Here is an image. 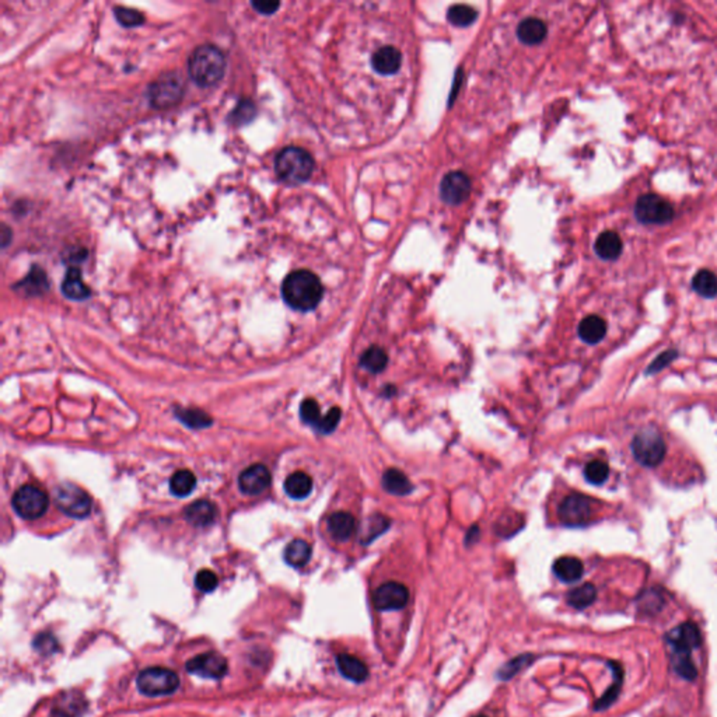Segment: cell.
Returning <instances> with one entry per match:
<instances>
[{
  "label": "cell",
  "instance_id": "obj_1",
  "mask_svg": "<svg viewBox=\"0 0 717 717\" xmlns=\"http://www.w3.org/2000/svg\"><path fill=\"white\" fill-rule=\"evenodd\" d=\"M324 296L320 277L307 269L291 272L282 283V298L289 307L299 311L314 310Z\"/></svg>",
  "mask_w": 717,
  "mask_h": 717
},
{
  "label": "cell",
  "instance_id": "obj_2",
  "mask_svg": "<svg viewBox=\"0 0 717 717\" xmlns=\"http://www.w3.org/2000/svg\"><path fill=\"white\" fill-rule=\"evenodd\" d=\"M226 56L220 48L212 44H203L194 49L188 61V73L191 80L202 87L216 86L226 73Z\"/></svg>",
  "mask_w": 717,
  "mask_h": 717
},
{
  "label": "cell",
  "instance_id": "obj_3",
  "mask_svg": "<svg viewBox=\"0 0 717 717\" xmlns=\"http://www.w3.org/2000/svg\"><path fill=\"white\" fill-rule=\"evenodd\" d=\"M275 170L280 180L289 184L306 183L314 171L313 156L298 146H288L279 152L275 160Z\"/></svg>",
  "mask_w": 717,
  "mask_h": 717
},
{
  "label": "cell",
  "instance_id": "obj_4",
  "mask_svg": "<svg viewBox=\"0 0 717 717\" xmlns=\"http://www.w3.org/2000/svg\"><path fill=\"white\" fill-rule=\"evenodd\" d=\"M137 689L148 696H166L180 688L178 675L163 667H151L139 672L136 678Z\"/></svg>",
  "mask_w": 717,
  "mask_h": 717
},
{
  "label": "cell",
  "instance_id": "obj_5",
  "mask_svg": "<svg viewBox=\"0 0 717 717\" xmlns=\"http://www.w3.org/2000/svg\"><path fill=\"white\" fill-rule=\"evenodd\" d=\"M184 95V83L177 73H164L148 87L146 97L156 109H167L181 101Z\"/></svg>",
  "mask_w": 717,
  "mask_h": 717
},
{
  "label": "cell",
  "instance_id": "obj_6",
  "mask_svg": "<svg viewBox=\"0 0 717 717\" xmlns=\"http://www.w3.org/2000/svg\"><path fill=\"white\" fill-rule=\"evenodd\" d=\"M667 446L661 435L654 429H643L632 442V453L643 467H657L665 456Z\"/></svg>",
  "mask_w": 717,
  "mask_h": 717
},
{
  "label": "cell",
  "instance_id": "obj_7",
  "mask_svg": "<svg viewBox=\"0 0 717 717\" xmlns=\"http://www.w3.org/2000/svg\"><path fill=\"white\" fill-rule=\"evenodd\" d=\"M16 513L26 520H37L43 517L49 506L48 495L36 485L22 486L12 499Z\"/></svg>",
  "mask_w": 717,
  "mask_h": 717
},
{
  "label": "cell",
  "instance_id": "obj_8",
  "mask_svg": "<svg viewBox=\"0 0 717 717\" xmlns=\"http://www.w3.org/2000/svg\"><path fill=\"white\" fill-rule=\"evenodd\" d=\"M56 506L75 518L87 517L91 511V499L86 491L73 484H62L55 491Z\"/></svg>",
  "mask_w": 717,
  "mask_h": 717
},
{
  "label": "cell",
  "instance_id": "obj_9",
  "mask_svg": "<svg viewBox=\"0 0 717 717\" xmlns=\"http://www.w3.org/2000/svg\"><path fill=\"white\" fill-rule=\"evenodd\" d=\"M594 516V502L580 493H571L559 506L560 521L569 527L587 524Z\"/></svg>",
  "mask_w": 717,
  "mask_h": 717
},
{
  "label": "cell",
  "instance_id": "obj_10",
  "mask_svg": "<svg viewBox=\"0 0 717 717\" xmlns=\"http://www.w3.org/2000/svg\"><path fill=\"white\" fill-rule=\"evenodd\" d=\"M635 215L643 224H664L674 217V209L661 196L647 194L638 199Z\"/></svg>",
  "mask_w": 717,
  "mask_h": 717
},
{
  "label": "cell",
  "instance_id": "obj_11",
  "mask_svg": "<svg viewBox=\"0 0 717 717\" xmlns=\"http://www.w3.org/2000/svg\"><path fill=\"white\" fill-rule=\"evenodd\" d=\"M185 668L188 672L199 675L202 678L220 679L227 674L229 663L220 653L208 652L191 658L187 663Z\"/></svg>",
  "mask_w": 717,
  "mask_h": 717
},
{
  "label": "cell",
  "instance_id": "obj_12",
  "mask_svg": "<svg viewBox=\"0 0 717 717\" xmlns=\"http://www.w3.org/2000/svg\"><path fill=\"white\" fill-rule=\"evenodd\" d=\"M668 640L672 645L674 660H691V652L700 646L702 636L695 624L686 622L678 626L668 636Z\"/></svg>",
  "mask_w": 717,
  "mask_h": 717
},
{
  "label": "cell",
  "instance_id": "obj_13",
  "mask_svg": "<svg viewBox=\"0 0 717 717\" xmlns=\"http://www.w3.org/2000/svg\"><path fill=\"white\" fill-rule=\"evenodd\" d=\"M472 185L467 174L452 171L440 183V196L447 205H461L470 198Z\"/></svg>",
  "mask_w": 717,
  "mask_h": 717
},
{
  "label": "cell",
  "instance_id": "obj_14",
  "mask_svg": "<svg viewBox=\"0 0 717 717\" xmlns=\"http://www.w3.org/2000/svg\"><path fill=\"white\" fill-rule=\"evenodd\" d=\"M374 606L380 611L401 610L409 600L408 589L396 582H388L381 585L374 593Z\"/></svg>",
  "mask_w": 717,
  "mask_h": 717
},
{
  "label": "cell",
  "instance_id": "obj_15",
  "mask_svg": "<svg viewBox=\"0 0 717 717\" xmlns=\"http://www.w3.org/2000/svg\"><path fill=\"white\" fill-rule=\"evenodd\" d=\"M270 485V472L262 464H254L238 477V486L247 495H259Z\"/></svg>",
  "mask_w": 717,
  "mask_h": 717
},
{
  "label": "cell",
  "instance_id": "obj_16",
  "mask_svg": "<svg viewBox=\"0 0 717 717\" xmlns=\"http://www.w3.org/2000/svg\"><path fill=\"white\" fill-rule=\"evenodd\" d=\"M62 293L70 300H86L90 298L91 291L84 283L82 276V269L79 266H70L62 282Z\"/></svg>",
  "mask_w": 717,
  "mask_h": 717
},
{
  "label": "cell",
  "instance_id": "obj_17",
  "mask_svg": "<svg viewBox=\"0 0 717 717\" xmlns=\"http://www.w3.org/2000/svg\"><path fill=\"white\" fill-rule=\"evenodd\" d=\"M402 63L401 52L394 47H383L371 56L373 69L383 76L394 75L399 70Z\"/></svg>",
  "mask_w": 717,
  "mask_h": 717
},
{
  "label": "cell",
  "instance_id": "obj_18",
  "mask_svg": "<svg viewBox=\"0 0 717 717\" xmlns=\"http://www.w3.org/2000/svg\"><path fill=\"white\" fill-rule=\"evenodd\" d=\"M87 710V702L80 693H65L52 707L49 717H83Z\"/></svg>",
  "mask_w": 717,
  "mask_h": 717
},
{
  "label": "cell",
  "instance_id": "obj_19",
  "mask_svg": "<svg viewBox=\"0 0 717 717\" xmlns=\"http://www.w3.org/2000/svg\"><path fill=\"white\" fill-rule=\"evenodd\" d=\"M187 520L196 527L210 525L217 517V507L209 500H198L185 510Z\"/></svg>",
  "mask_w": 717,
  "mask_h": 717
},
{
  "label": "cell",
  "instance_id": "obj_20",
  "mask_svg": "<svg viewBox=\"0 0 717 717\" xmlns=\"http://www.w3.org/2000/svg\"><path fill=\"white\" fill-rule=\"evenodd\" d=\"M555 575L564 583L578 582L583 576V563L575 556H562L553 563Z\"/></svg>",
  "mask_w": 717,
  "mask_h": 717
},
{
  "label": "cell",
  "instance_id": "obj_21",
  "mask_svg": "<svg viewBox=\"0 0 717 717\" xmlns=\"http://www.w3.org/2000/svg\"><path fill=\"white\" fill-rule=\"evenodd\" d=\"M546 24L535 17L523 20L517 27V37L525 45H537L542 43L546 37Z\"/></svg>",
  "mask_w": 717,
  "mask_h": 717
},
{
  "label": "cell",
  "instance_id": "obj_22",
  "mask_svg": "<svg viewBox=\"0 0 717 717\" xmlns=\"http://www.w3.org/2000/svg\"><path fill=\"white\" fill-rule=\"evenodd\" d=\"M622 240L614 231H604L599 236L594 244V249L601 259L614 261L622 254Z\"/></svg>",
  "mask_w": 717,
  "mask_h": 717
},
{
  "label": "cell",
  "instance_id": "obj_23",
  "mask_svg": "<svg viewBox=\"0 0 717 717\" xmlns=\"http://www.w3.org/2000/svg\"><path fill=\"white\" fill-rule=\"evenodd\" d=\"M337 664L341 674L353 682H363L369 677V670L366 664L355 656L339 654L337 657Z\"/></svg>",
  "mask_w": 717,
  "mask_h": 717
},
{
  "label": "cell",
  "instance_id": "obj_24",
  "mask_svg": "<svg viewBox=\"0 0 717 717\" xmlns=\"http://www.w3.org/2000/svg\"><path fill=\"white\" fill-rule=\"evenodd\" d=\"M356 530V520L352 514L339 511L328 518V531L338 541H346Z\"/></svg>",
  "mask_w": 717,
  "mask_h": 717
},
{
  "label": "cell",
  "instance_id": "obj_25",
  "mask_svg": "<svg viewBox=\"0 0 717 717\" xmlns=\"http://www.w3.org/2000/svg\"><path fill=\"white\" fill-rule=\"evenodd\" d=\"M48 286L47 273L38 265H34L29 275L19 284H16V289H22L26 295L36 296L48 291Z\"/></svg>",
  "mask_w": 717,
  "mask_h": 717
},
{
  "label": "cell",
  "instance_id": "obj_26",
  "mask_svg": "<svg viewBox=\"0 0 717 717\" xmlns=\"http://www.w3.org/2000/svg\"><path fill=\"white\" fill-rule=\"evenodd\" d=\"M607 332L606 321L599 316L586 317L579 325V337L587 344L600 342Z\"/></svg>",
  "mask_w": 717,
  "mask_h": 717
},
{
  "label": "cell",
  "instance_id": "obj_27",
  "mask_svg": "<svg viewBox=\"0 0 717 717\" xmlns=\"http://www.w3.org/2000/svg\"><path fill=\"white\" fill-rule=\"evenodd\" d=\"M284 491L293 499H304L313 491V479L306 472H293L284 482Z\"/></svg>",
  "mask_w": 717,
  "mask_h": 717
},
{
  "label": "cell",
  "instance_id": "obj_28",
  "mask_svg": "<svg viewBox=\"0 0 717 717\" xmlns=\"http://www.w3.org/2000/svg\"><path fill=\"white\" fill-rule=\"evenodd\" d=\"M311 557V546L304 539H295L284 549V560L293 567H303Z\"/></svg>",
  "mask_w": 717,
  "mask_h": 717
},
{
  "label": "cell",
  "instance_id": "obj_29",
  "mask_svg": "<svg viewBox=\"0 0 717 717\" xmlns=\"http://www.w3.org/2000/svg\"><path fill=\"white\" fill-rule=\"evenodd\" d=\"M383 486L387 492H390L392 495H399V496L408 495L412 491V484L409 482L406 475L395 468L387 470L384 472Z\"/></svg>",
  "mask_w": 717,
  "mask_h": 717
},
{
  "label": "cell",
  "instance_id": "obj_30",
  "mask_svg": "<svg viewBox=\"0 0 717 717\" xmlns=\"http://www.w3.org/2000/svg\"><path fill=\"white\" fill-rule=\"evenodd\" d=\"M692 288L702 298L711 299L717 295V276L707 269L699 270L692 280Z\"/></svg>",
  "mask_w": 717,
  "mask_h": 717
},
{
  "label": "cell",
  "instance_id": "obj_31",
  "mask_svg": "<svg viewBox=\"0 0 717 717\" xmlns=\"http://www.w3.org/2000/svg\"><path fill=\"white\" fill-rule=\"evenodd\" d=\"M596 597H597L596 587L592 583H586L583 586H579L576 589H573L571 592H569L567 603L573 608L583 610V608H587L589 606H592L594 603Z\"/></svg>",
  "mask_w": 717,
  "mask_h": 717
},
{
  "label": "cell",
  "instance_id": "obj_32",
  "mask_svg": "<svg viewBox=\"0 0 717 717\" xmlns=\"http://www.w3.org/2000/svg\"><path fill=\"white\" fill-rule=\"evenodd\" d=\"M196 486V478L195 475L188 471V470H181V471H177L171 479H170V489H171V493L178 496V498H184V496H188Z\"/></svg>",
  "mask_w": 717,
  "mask_h": 717
},
{
  "label": "cell",
  "instance_id": "obj_33",
  "mask_svg": "<svg viewBox=\"0 0 717 717\" xmlns=\"http://www.w3.org/2000/svg\"><path fill=\"white\" fill-rule=\"evenodd\" d=\"M256 116V107L251 100H240L229 115V121L236 126H242L254 121Z\"/></svg>",
  "mask_w": 717,
  "mask_h": 717
},
{
  "label": "cell",
  "instance_id": "obj_34",
  "mask_svg": "<svg viewBox=\"0 0 717 717\" xmlns=\"http://www.w3.org/2000/svg\"><path fill=\"white\" fill-rule=\"evenodd\" d=\"M388 363V356L384 349L378 346H371L362 356V366L366 367L371 373H380L385 369Z\"/></svg>",
  "mask_w": 717,
  "mask_h": 717
},
{
  "label": "cell",
  "instance_id": "obj_35",
  "mask_svg": "<svg viewBox=\"0 0 717 717\" xmlns=\"http://www.w3.org/2000/svg\"><path fill=\"white\" fill-rule=\"evenodd\" d=\"M477 10L465 6V5H456L452 6L447 12V20L457 27H467L471 26L477 20Z\"/></svg>",
  "mask_w": 717,
  "mask_h": 717
},
{
  "label": "cell",
  "instance_id": "obj_36",
  "mask_svg": "<svg viewBox=\"0 0 717 717\" xmlns=\"http://www.w3.org/2000/svg\"><path fill=\"white\" fill-rule=\"evenodd\" d=\"M112 12H114L115 20L125 29H134V27H140L145 24V16H143V13H140L139 10H134L130 8H123V6H115L112 9Z\"/></svg>",
  "mask_w": 717,
  "mask_h": 717
},
{
  "label": "cell",
  "instance_id": "obj_37",
  "mask_svg": "<svg viewBox=\"0 0 717 717\" xmlns=\"http://www.w3.org/2000/svg\"><path fill=\"white\" fill-rule=\"evenodd\" d=\"M608 475L610 467L601 460H594L589 463L585 468V477L593 485H603L607 481Z\"/></svg>",
  "mask_w": 717,
  "mask_h": 717
},
{
  "label": "cell",
  "instance_id": "obj_38",
  "mask_svg": "<svg viewBox=\"0 0 717 717\" xmlns=\"http://www.w3.org/2000/svg\"><path fill=\"white\" fill-rule=\"evenodd\" d=\"M611 667L614 668L615 681H614V685L606 692V695L596 703V709L597 710L608 707L618 697V693H619V689H621V685H622V677H624L622 668L619 667V664H615V663H612Z\"/></svg>",
  "mask_w": 717,
  "mask_h": 717
},
{
  "label": "cell",
  "instance_id": "obj_39",
  "mask_svg": "<svg viewBox=\"0 0 717 717\" xmlns=\"http://www.w3.org/2000/svg\"><path fill=\"white\" fill-rule=\"evenodd\" d=\"M300 416L303 419V422L309 423V424H313L314 427L318 424V422L321 420V410H320V405L316 399L313 398H307L302 402L300 405Z\"/></svg>",
  "mask_w": 717,
  "mask_h": 717
},
{
  "label": "cell",
  "instance_id": "obj_40",
  "mask_svg": "<svg viewBox=\"0 0 717 717\" xmlns=\"http://www.w3.org/2000/svg\"><path fill=\"white\" fill-rule=\"evenodd\" d=\"M178 417L187 423L190 427H194V429H201V427H206L212 423V419L201 412V410H196V409H188V410H180L178 412Z\"/></svg>",
  "mask_w": 717,
  "mask_h": 717
},
{
  "label": "cell",
  "instance_id": "obj_41",
  "mask_svg": "<svg viewBox=\"0 0 717 717\" xmlns=\"http://www.w3.org/2000/svg\"><path fill=\"white\" fill-rule=\"evenodd\" d=\"M341 416H342V412L338 406L332 408L325 416L321 417V420L318 422V424L316 426L317 432L323 433V435H330L332 433L334 430L337 429L339 420H341Z\"/></svg>",
  "mask_w": 717,
  "mask_h": 717
},
{
  "label": "cell",
  "instance_id": "obj_42",
  "mask_svg": "<svg viewBox=\"0 0 717 717\" xmlns=\"http://www.w3.org/2000/svg\"><path fill=\"white\" fill-rule=\"evenodd\" d=\"M195 585H196L198 590H201L202 593H212L217 589L219 579L216 576V573H213L212 570L203 569L196 575Z\"/></svg>",
  "mask_w": 717,
  "mask_h": 717
},
{
  "label": "cell",
  "instance_id": "obj_43",
  "mask_svg": "<svg viewBox=\"0 0 717 717\" xmlns=\"http://www.w3.org/2000/svg\"><path fill=\"white\" fill-rule=\"evenodd\" d=\"M531 656H521V657H517L514 660H511L510 663H507L500 671H499V675L504 679H509L511 677H514L517 672H520L523 668H525L530 663H531Z\"/></svg>",
  "mask_w": 717,
  "mask_h": 717
},
{
  "label": "cell",
  "instance_id": "obj_44",
  "mask_svg": "<svg viewBox=\"0 0 717 717\" xmlns=\"http://www.w3.org/2000/svg\"><path fill=\"white\" fill-rule=\"evenodd\" d=\"M33 646L36 647L37 652H40L43 654H51V653L56 652L58 642L51 633H41L34 639Z\"/></svg>",
  "mask_w": 717,
  "mask_h": 717
},
{
  "label": "cell",
  "instance_id": "obj_45",
  "mask_svg": "<svg viewBox=\"0 0 717 717\" xmlns=\"http://www.w3.org/2000/svg\"><path fill=\"white\" fill-rule=\"evenodd\" d=\"M388 525H390V520L388 518H385L383 516H374L370 520V530H369V537L366 538V542H370L376 537L383 534L388 528Z\"/></svg>",
  "mask_w": 717,
  "mask_h": 717
},
{
  "label": "cell",
  "instance_id": "obj_46",
  "mask_svg": "<svg viewBox=\"0 0 717 717\" xmlns=\"http://www.w3.org/2000/svg\"><path fill=\"white\" fill-rule=\"evenodd\" d=\"M251 6H252V9L256 13L263 15V16H269V15H273L280 8V3L279 2H266V0H259V2H251Z\"/></svg>",
  "mask_w": 717,
  "mask_h": 717
},
{
  "label": "cell",
  "instance_id": "obj_47",
  "mask_svg": "<svg viewBox=\"0 0 717 717\" xmlns=\"http://www.w3.org/2000/svg\"><path fill=\"white\" fill-rule=\"evenodd\" d=\"M675 356H677V352H675V350H668V352L663 353L661 356H658V357L652 363V366L649 367V371H650V373H656V371L661 370V369H663V367H665L671 360H674V359H675Z\"/></svg>",
  "mask_w": 717,
  "mask_h": 717
},
{
  "label": "cell",
  "instance_id": "obj_48",
  "mask_svg": "<svg viewBox=\"0 0 717 717\" xmlns=\"http://www.w3.org/2000/svg\"><path fill=\"white\" fill-rule=\"evenodd\" d=\"M0 234H2V247L6 248L12 240V230L6 224H2V231H0Z\"/></svg>",
  "mask_w": 717,
  "mask_h": 717
},
{
  "label": "cell",
  "instance_id": "obj_49",
  "mask_svg": "<svg viewBox=\"0 0 717 717\" xmlns=\"http://www.w3.org/2000/svg\"><path fill=\"white\" fill-rule=\"evenodd\" d=\"M477 717H486V716H477Z\"/></svg>",
  "mask_w": 717,
  "mask_h": 717
}]
</instances>
